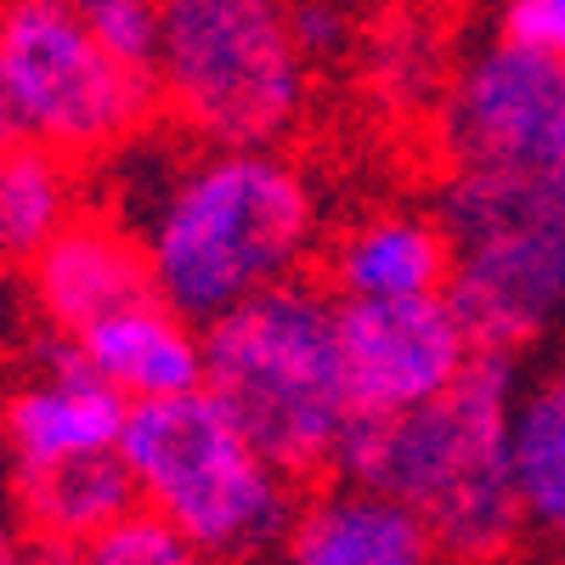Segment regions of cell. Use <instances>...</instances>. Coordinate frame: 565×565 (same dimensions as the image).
<instances>
[{
    "label": "cell",
    "mask_w": 565,
    "mask_h": 565,
    "mask_svg": "<svg viewBox=\"0 0 565 565\" xmlns=\"http://www.w3.org/2000/svg\"><path fill=\"white\" fill-rule=\"evenodd\" d=\"M0 565H79V554H74V548H57V543L29 537V543H18V548L0 554Z\"/></svg>",
    "instance_id": "603a6c76"
},
{
    "label": "cell",
    "mask_w": 565,
    "mask_h": 565,
    "mask_svg": "<svg viewBox=\"0 0 565 565\" xmlns=\"http://www.w3.org/2000/svg\"><path fill=\"white\" fill-rule=\"evenodd\" d=\"M282 565H447V554L418 509L340 481L295 509Z\"/></svg>",
    "instance_id": "7c38bea8"
},
{
    "label": "cell",
    "mask_w": 565,
    "mask_h": 565,
    "mask_svg": "<svg viewBox=\"0 0 565 565\" xmlns=\"http://www.w3.org/2000/svg\"><path fill=\"white\" fill-rule=\"evenodd\" d=\"M402 7H424V0H402Z\"/></svg>",
    "instance_id": "484cf974"
},
{
    "label": "cell",
    "mask_w": 565,
    "mask_h": 565,
    "mask_svg": "<svg viewBox=\"0 0 565 565\" xmlns=\"http://www.w3.org/2000/svg\"><path fill=\"white\" fill-rule=\"evenodd\" d=\"M509 481L521 498L526 532L565 543V362L521 373L509 407Z\"/></svg>",
    "instance_id": "2e32d148"
},
{
    "label": "cell",
    "mask_w": 565,
    "mask_h": 565,
    "mask_svg": "<svg viewBox=\"0 0 565 565\" xmlns=\"http://www.w3.org/2000/svg\"><path fill=\"white\" fill-rule=\"evenodd\" d=\"M136 503L170 521L210 565H255L282 548L295 476L277 469L204 385L136 402L119 436Z\"/></svg>",
    "instance_id": "277c9868"
},
{
    "label": "cell",
    "mask_w": 565,
    "mask_h": 565,
    "mask_svg": "<svg viewBox=\"0 0 565 565\" xmlns=\"http://www.w3.org/2000/svg\"><path fill=\"white\" fill-rule=\"evenodd\" d=\"M74 554H79V565H210L170 521H159V514L141 509V503L125 509L114 526H103Z\"/></svg>",
    "instance_id": "d6986e66"
},
{
    "label": "cell",
    "mask_w": 565,
    "mask_h": 565,
    "mask_svg": "<svg viewBox=\"0 0 565 565\" xmlns=\"http://www.w3.org/2000/svg\"><path fill=\"white\" fill-rule=\"evenodd\" d=\"M29 289L45 317V328L74 340L85 322L108 317L125 300L153 295L148 255H141L136 232L114 215H74L52 244H45L29 266Z\"/></svg>",
    "instance_id": "8fae6325"
},
{
    "label": "cell",
    "mask_w": 565,
    "mask_h": 565,
    "mask_svg": "<svg viewBox=\"0 0 565 565\" xmlns=\"http://www.w3.org/2000/svg\"><path fill=\"white\" fill-rule=\"evenodd\" d=\"M476 351L447 295L340 300V356L356 413H402L441 396Z\"/></svg>",
    "instance_id": "9c48e42d"
},
{
    "label": "cell",
    "mask_w": 565,
    "mask_h": 565,
    "mask_svg": "<svg viewBox=\"0 0 565 565\" xmlns=\"http://www.w3.org/2000/svg\"><path fill=\"white\" fill-rule=\"evenodd\" d=\"M159 103L199 141H282L311 103L289 0H159Z\"/></svg>",
    "instance_id": "8992f818"
},
{
    "label": "cell",
    "mask_w": 565,
    "mask_h": 565,
    "mask_svg": "<svg viewBox=\"0 0 565 565\" xmlns=\"http://www.w3.org/2000/svg\"><path fill=\"white\" fill-rule=\"evenodd\" d=\"M74 351L130 407L204 385V328L159 295L125 300L108 317L85 322L74 334Z\"/></svg>",
    "instance_id": "4fadbf2b"
},
{
    "label": "cell",
    "mask_w": 565,
    "mask_h": 565,
    "mask_svg": "<svg viewBox=\"0 0 565 565\" xmlns=\"http://www.w3.org/2000/svg\"><path fill=\"white\" fill-rule=\"evenodd\" d=\"M7 548H12V537H7V532H0V554H7Z\"/></svg>",
    "instance_id": "d4e9b609"
},
{
    "label": "cell",
    "mask_w": 565,
    "mask_h": 565,
    "mask_svg": "<svg viewBox=\"0 0 565 565\" xmlns=\"http://www.w3.org/2000/svg\"><path fill=\"white\" fill-rule=\"evenodd\" d=\"M452 238L436 210L380 204L340 226L328 244V282L334 300H407V295H447Z\"/></svg>",
    "instance_id": "5bb4252c"
},
{
    "label": "cell",
    "mask_w": 565,
    "mask_h": 565,
    "mask_svg": "<svg viewBox=\"0 0 565 565\" xmlns=\"http://www.w3.org/2000/svg\"><path fill=\"white\" fill-rule=\"evenodd\" d=\"M289 18H295V40H300V52L311 57V68L345 57L351 40H356L351 0H289Z\"/></svg>",
    "instance_id": "44dd1931"
},
{
    "label": "cell",
    "mask_w": 565,
    "mask_h": 565,
    "mask_svg": "<svg viewBox=\"0 0 565 565\" xmlns=\"http://www.w3.org/2000/svg\"><path fill=\"white\" fill-rule=\"evenodd\" d=\"M436 215L452 238L447 300L481 351L521 356L565 334V170H447Z\"/></svg>",
    "instance_id": "5b68a950"
},
{
    "label": "cell",
    "mask_w": 565,
    "mask_h": 565,
    "mask_svg": "<svg viewBox=\"0 0 565 565\" xmlns=\"http://www.w3.org/2000/svg\"><path fill=\"white\" fill-rule=\"evenodd\" d=\"M514 391H521V356L476 351L441 396L402 413H356L334 452L340 481L418 509L447 565H498L526 532L509 481Z\"/></svg>",
    "instance_id": "7a4b0ae2"
},
{
    "label": "cell",
    "mask_w": 565,
    "mask_h": 565,
    "mask_svg": "<svg viewBox=\"0 0 565 565\" xmlns=\"http://www.w3.org/2000/svg\"><path fill=\"white\" fill-rule=\"evenodd\" d=\"M0 103L23 141L90 164L141 141L159 79L125 68L68 0H0Z\"/></svg>",
    "instance_id": "52a82bcc"
},
{
    "label": "cell",
    "mask_w": 565,
    "mask_h": 565,
    "mask_svg": "<svg viewBox=\"0 0 565 565\" xmlns=\"http://www.w3.org/2000/svg\"><path fill=\"white\" fill-rule=\"evenodd\" d=\"M430 119L447 170L554 175L565 170V63L492 29L458 52Z\"/></svg>",
    "instance_id": "ba28073f"
},
{
    "label": "cell",
    "mask_w": 565,
    "mask_h": 565,
    "mask_svg": "<svg viewBox=\"0 0 565 565\" xmlns=\"http://www.w3.org/2000/svg\"><path fill=\"white\" fill-rule=\"evenodd\" d=\"M125 418H130V402L85 367L74 340L52 334L7 380L0 441H7L12 476H18V469H52V463H74V458L119 452Z\"/></svg>",
    "instance_id": "30bf717a"
},
{
    "label": "cell",
    "mask_w": 565,
    "mask_h": 565,
    "mask_svg": "<svg viewBox=\"0 0 565 565\" xmlns=\"http://www.w3.org/2000/svg\"><path fill=\"white\" fill-rule=\"evenodd\" d=\"M452 63H458V52L447 45L441 23L407 12L391 29L373 34V45H367V85H373V97H380L391 114H436L441 90L452 79Z\"/></svg>",
    "instance_id": "ac0fdd59"
},
{
    "label": "cell",
    "mask_w": 565,
    "mask_h": 565,
    "mask_svg": "<svg viewBox=\"0 0 565 565\" xmlns=\"http://www.w3.org/2000/svg\"><path fill=\"white\" fill-rule=\"evenodd\" d=\"M12 509L29 537L79 548L103 526H114L125 509H136V481L119 452L74 458L52 469H18L12 476Z\"/></svg>",
    "instance_id": "9a60e30c"
},
{
    "label": "cell",
    "mask_w": 565,
    "mask_h": 565,
    "mask_svg": "<svg viewBox=\"0 0 565 565\" xmlns=\"http://www.w3.org/2000/svg\"><path fill=\"white\" fill-rule=\"evenodd\" d=\"M204 391L289 476L334 469L351 430L340 300L289 277L204 322Z\"/></svg>",
    "instance_id": "3957f363"
},
{
    "label": "cell",
    "mask_w": 565,
    "mask_h": 565,
    "mask_svg": "<svg viewBox=\"0 0 565 565\" xmlns=\"http://www.w3.org/2000/svg\"><path fill=\"white\" fill-rule=\"evenodd\" d=\"M492 29L526 40V45H543V52L565 63V0H498Z\"/></svg>",
    "instance_id": "7402d4cb"
},
{
    "label": "cell",
    "mask_w": 565,
    "mask_h": 565,
    "mask_svg": "<svg viewBox=\"0 0 565 565\" xmlns=\"http://www.w3.org/2000/svg\"><path fill=\"white\" fill-rule=\"evenodd\" d=\"M18 125H12V114H7V103H0V170H7V159H12V148H18Z\"/></svg>",
    "instance_id": "cb8c5ba5"
},
{
    "label": "cell",
    "mask_w": 565,
    "mask_h": 565,
    "mask_svg": "<svg viewBox=\"0 0 565 565\" xmlns=\"http://www.w3.org/2000/svg\"><path fill=\"white\" fill-rule=\"evenodd\" d=\"M79 215V164L57 148L18 141L0 170V266H34V255Z\"/></svg>",
    "instance_id": "e0dca14e"
},
{
    "label": "cell",
    "mask_w": 565,
    "mask_h": 565,
    "mask_svg": "<svg viewBox=\"0 0 565 565\" xmlns=\"http://www.w3.org/2000/svg\"><path fill=\"white\" fill-rule=\"evenodd\" d=\"M68 7L79 12V23L97 34L125 68L153 74V63H159V29H164L159 0H68Z\"/></svg>",
    "instance_id": "ffe728a7"
},
{
    "label": "cell",
    "mask_w": 565,
    "mask_h": 565,
    "mask_svg": "<svg viewBox=\"0 0 565 565\" xmlns=\"http://www.w3.org/2000/svg\"><path fill=\"white\" fill-rule=\"evenodd\" d=\"M130 232L153 295L199 328L306 271L322 244L317 186L282 141H193L130 164Z\"/></svg>",
    "instance_id": "6da1fadb"
}]
</instances>
